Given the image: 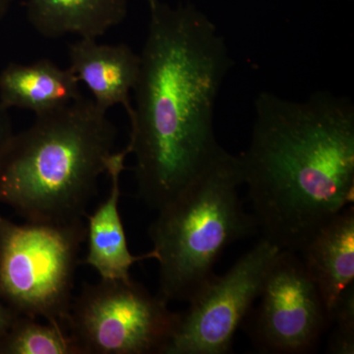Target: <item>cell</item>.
Listing matches in <instances>:
<instances>
[{
  "instance_id": "8",
  "label": "cell",
  "mask_w": 354,
  "mask_h": 354,
  "mask_svg": "<svg viewBox=\"0 0 354 354\" xmlns=\"http://www.w3.org/2000/svg\"><path fill=\"white\" fill-rule=\"evenodd\" d=\"M258 299L249 334L262 353H312L330 325L315 283L293 251L274 260Z\"/></svg>"
},
{
  "instance_id": "12",
  "label": "cell",
  "mask_w": 354,
  "mask_h": 354,
  "mask_svg": "<svg viewBox=\"0 0 354 354\" xmlns=\"http://www.w3.org/2000/svg\"><path fill=\"white\" fill-rule=\"evenodd\" d=\"M79 84L71 70L46 58L29 64L11 62L0 72V104L39 115L83 97Z\"/></svg>"
},
{
  "instance_id": "7",
  "label": "cell",
  "mask_w": 354,
  "mask_h": 354,
  "mask_svg": "<svg viewBox=\"0 0 354 354\" xmlns=\"http://www.w3.org/2000/svg\"><path fill=\"white\" fill-rule=\"evenodd\" d=\"M281 249L262 237L223 276L209 279L180 313L164 354H227Z\"/></svg>"
},
{
  "instance_id": "3",
  "label": "cell",
  "mask_w": 354,
  "mask_h": 354,
  "mask_svg": "<svg viewBox=\"0 0 354 354\" xmlns=\"http://www.w3.org/2000/svg\"><path fill=\"white\" fill-rule=\"evenodd\" d=\"M0 157V204L27 221L84 220L106 174L116 129L92 97L35 115Z\"/></svg>"
},
{
  "instance_id": "6",
  "label": "cell",
  "mask_w": 354,
  "mask_h": 354,
  "mask_svg": "<svg viewBox=\"0 0 354 354\" xmlns=\"http://www.w3.org/2000/svg\"><path fill=\"white\" fill-rule=\"evenodd\" d=\"M180 313L127 279L84 286L66 319L77 354H164Z\"/></svg>"
},
{
  "instance_id": "17",
  "label": "cell",
  "mask_w": 354,
  "mask_h": 354,
  "mask_svg": "<svg viewBox=\"0 0 354 354\" xmlns=\"http://www.w3.org/2000/svg\"><path fill=\"white\" fill-rule=\"evenodd\" d=\"M18 316H19V314L16 313V312L0 297V346H1L4 337H6L7 333H8L10 328L12 327L13 323L15 322Z\"/></svg>"
},
{
  "instance_id": "4",
  "label": "cell",
  "mask_w": 354,
  "mask_h": 354,
  "mask_svg": "<svg viewBox=\"0 0 354 354\" xmlns=\"http://www.w3.org/2000/svg\"><path fill=\"white\" fill-rule=\"evenodd\" d=\"M237 156L225 149L206 169L158 212L149 230L158 262V297L189 302L215 276L221 253L258 232L239 195Z\"/></svg>"
},
{
  "instance_id": "13",
  "label": "cell",
  "mask_w": 354,
  "mask_h": 354,
  "mask_svg": "<svg viewBox=\"0 0 354 354\" xmlns=\"http://www.w3.org/2000/svg\"><path fill=\"white\" fill-rule=\"evenodd\" d=\"M30 25L41 37L57 39L74 35L97 39L121 24L127 0H27Z\"/></svg>"
},
{
  "instance_id": "11",
  "label": "cell",
  "mask_w": 354,
  "mask_h": 354,
  "mask_svg": "<svg viewBox=\"0 0 354 354\" xmlns=\"http://www.w3.org/2000/svg\"><path fill=\"white\" fill-rule=\"evenodd\" d=\"M298 254L322 297L330 318L337 298L354 283L353 205L323 225Z\"/></svg>"
},
{
  "instance_id": "9",
  "label": "cell",
  "mask_w": 354,
  "mask_h": 354,
  "mask_svg": "<svg viewBox=\"0 0 354 354\" xmlns=\"http://www.w3.org/2000/svg\"><path fill=\"white\" fill-rule=\"evenodd\" d=\"M69 67L92 94L100 108L122 106L128 118L133 111L131 95L138 80L140 55L125 44H101L79 39L70 44Z\"/></svg>"
},
{
  "instance_id": "10",
  "label": "cell",
  "mask_w": 354,
  "mask_h": 354,
  "mask_svg": "<svg viewBox=\"0 0 354 354\" xmlns=\"http://www.w3.org/2000/svg\"><path fill=\"white\" fill-rule=\"evenodd\" d=\"M129 153L128 147L121 152L111 153L106 165V174L111 180L108 197L92 215L86 216L88 252L85 262L99 272L102 279H130V269L135 263L156 260L153 250L138 256L130 252L121 220L120 179L125 169V158Z\"/></svg>"
},
{
  "instance_id": "15",
  "label": "cell",
  "mask_w": 354,
  "mask_h": 354,
  "mask_svg": "<svg viewBox=\"0 0 354 354\" xmlns=\"http://www.w3.org/2000/svg\"><path fill=\"white\" fill-rule=\"evenodd\" d=\"M330 322L335 324L328 344V353H354V283L348 286L330 310Z\"/></svg>"
},
{
  "instance_id": "5",
  "label": "cell",
  "mask_w": 354,
  "mask_h": 354,
  "mask_svg": "<svg viewBox=\"0 0 354 354\" xmlns=\"http://www.w3.org/2000/svg\"><path fill=\"white\" fill-rule=\"evenodd\" d=\"M84 220L13 223L0 215V297L19 315L66 322Z\"/></svg>"
},
{
  "instance_id": "19",
  "label": "cell",
  "mask_w": 354,
  "mask_h": 354,
  "mask_svg": "<svg viewBox=\"0 0 354 354\" xmlns=\"http://www.w3.org/2000/svg\"><path fill=\"white\" fill-rule=\"evenodd\" d=\"M147 2H148V4L149 3H152V2L153 1H157V0H146Z\"/></svg>"
},
{
  "instance_id": "18",
  "label": "cell",
  "mask_w": 354,
  "mask_h": 354,
  "mask_svg": "<svg viewBox=\"0 0 354 354\" xmlns=\"http://www.w3.org/2000/svg\"><path fill=\"white\" fill-rule=\"evenodd\" d=\"M14 0H0V21L3 19L10 10Z\"/></svg>"
},
{
  "instance_id": "1",
  "label": "cell",
  "mask_w": 354,
  "mask_h": 354,
  "mask_svg": "<svg viewBox=\"0 0 354 354\" xmlns=\"http://www.w3.org/2000/svg\"><path fill=\"white\" fill-rule=\"evenodd\" d=\"M128 143L138 196L158 211L215 160L216 100L232 62L215 23L192 3H149Z\"/></svg>"
},
{
  "instance_id": "16",
  "label": "cell",
  "mask_w": 354,
  "mask_h": 354,
  "mask_svg": "<svg viewBox=\"0 0 354 354\" xmlns=\"http://www.w3.org/2000/svg\"><path fill=\"white\" fill-rule=\"evenodd\" d=\"M13 134L12 120L9 114V109L0 104V157L6 150L7 144L12 138Z\"/></svg>"
},
{
  "instance_id": "14",
  "label": "cell",
  "mask_w": 354,
  "mask_h": 354,
  "mask_svg": "<svg viewBox=\"0 0 354 354\" xmlns=\"http://www.w3.org/2000/svg\"><path fill=\"white\" fill-rule=\"evenodd\" d=\"M0 354H77L62 324L39 323L38 319L19 315L7 333Z\"/></svg>"
},
{
  "instance_id": "2",
  "label": "cell",
  "mask_w": 354,
  "mask_h": 354,
  "mask_svg": "<svg viewBox=\"0 0 354 354\" xmlns=\"http://www.w3.org/2000/svg\"><path fill=\"white\" fill-rule=\"evenodd\" d=\"M251 141L237 156L263 237L299 252L354 202V106L318 92L304 101L262 92Z\"/></svg>"
}]
</instances>
